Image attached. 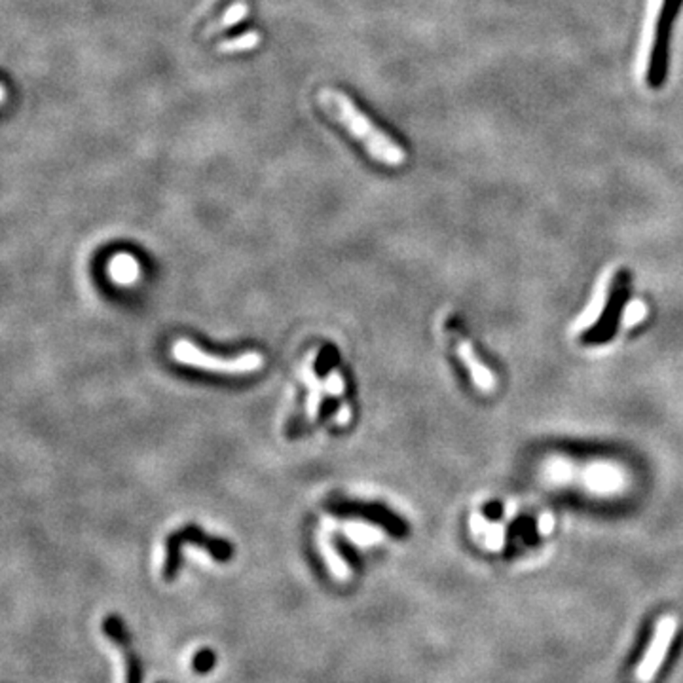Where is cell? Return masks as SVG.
I'll return each instance as SVG.
<instances>
[{
  "label": "cell",
  "mask_w": 683,
  "mask_h": 683,
  "mask_svg": "<svg viewBox=\"0 0 683 683\" xmlns=\"http://www.w3.org/2000/svg\"><path fill=\"white\" fill-rule=\"evenodd\" d=\"M323 111L352 133L376 162L397 167L405 164L407 152L391 135L380 130L344 92L323 87L318 95Z\"/></svg>",
  "instance_id": "6da1fadb"
},
{
  "label": "cell",
  "mask_w": 683,
  "mask_h": 683,
  "mask_svg": "<svg viewBox=\"0 0 683 683\" xmlns=\"http://www.w3.org/2000/svg\"><path fill=\"white\" fill-rule=\"evenodd\" d=\"M683 8V0H661L657 12V22L653 27V39L650 56L645 65V84L650 90H661L667 84L670 75V42L674 34V25Z\"/></svg>",
  "instance_id": "7a4b0ae2"
},
{
  "label": "cell",
  "mask_w": 683,
  "mask_h": 683,
  "mask_svg": "<svg viewBox=\"0 0 683 683\" xmlns=\"http://www.w3.org/2000/svg\"><path fill=\"white\" fill-rule=\"evenodd\" d=\"M173 357L175 361L196 366V369L211 371V373H224V374H243L258 371L265 357L260 354H245L236 359H220L203 354L200 347L190 344L188 340H177L173 344Z\"/></svg>",
  "instance_id": "3957f363"
},
{
  "label": "cell",
  "mask_w": 683,
  "mask_h": 683,
  "mask_svg": "<svg viewBox=\"0 0 683 683\" xmlns=\"http://www.w3.org/2000/svg\"><path fill=\"white\" fill-rule=\"evenodd\" d=\"M630 287V274L628 270H619L613 277L611 287H609V296L606 301V308L600 315L598 323L590 327L585 335V342L589 344H604L611 340L613 332L617 328V321L621 318V311L625 308L626 301V292Z\"/></svg>",
  "instance_id": "277c9868"
},
{
  "label": "cell",
  "mask_w": 683,
  "mask_h": 683,
  "mask_svg": "<svg viewBox=\"0 0 683 683\" xmlns=\"http://www.w3.org/2000/svg\"><path fill=\"white\" fill-rule=\"evenodd\" d=\"M676 630H678V619L676 617H672V616L661 617V621L657 623V628H655V634H653L650 645H647L643 659L636 669V679L640 683H652L657 678V674L661 670V664H662L664 657H667L670 645L674 642Z\"/></svg>",
  "instance_id": "5b68a950"
},
{
  "label": "cell",
  "mask_w": 683,
  "mask_h": 683,
  "mask_svg": "<svg viewBox=\"0 0 683 683\" xmlns=\"http://www.w3.org/2000/svg\"><path fill=\"white\" fill-rule=\"evenodd\" d=\"M104 634L111 638V642L121 652V657H124L126 664V683H141L143 679V670H141V661H139L137 653L131 647V638L128 628L124 626L118 617H109L103 623Z\"/></svg>",
  "instance_id": "8992f818"
},
{
  "label": "cell",
  "mask_w": 683,
  "mask_h": 683,
  "mask_svg": "<svg viewBox=\"0 0 683 683\" xmlns=\"http://www.w3.org/2000/svg\"><path fill=\"white\" fill-rule=\"evenodd\" d=\"M450 337L454 340V346H455V352H458L460 359L463 361V364L467 366V371L471 373L472 376V382H475L477 388L484 390V391H490L494 388V374L492 371L488 369V366L477 357L475 354V347H472V344L462 335V332L458 328H450Z\"/></svg>",
  "instance_id": "52a82bcc"
},
{
  "label": "cell",
  "mask_w": 683,
  "mask_h": 683,
  "mask_svg": "<svg viewBox=\"0 0 683 683\" xmlns=\"http://www.w3.org/2000/svg\"><path fill=\"white\" fill-rule=\"evenodd\" d=\"M109 275L118 285H131L137 282L139 275H141V266H139V262L133 255L121 253L111 260Z\"/></svg>",
  "instance_id": "ba28073f"
},
{
  "label": "cell",
  "mask_w": 683,
  "mask_h": 683,
  "mask_svg": "<svg viewBox=\"0 0 683 683\" xmlns=\"http://www.w3.org/2000/svg\"><path fill=\"white\" fill-rule=\"evenodd\" d=\"M247 13H249V4L245 3V0H238V3H234L232 6H228L222 12V15L219 17L217 22L207 25V29L203 32V39L213 37V34H219V32H222L226 29H230V27L241 23L245 20V17H247Z\"/></svg>",
  "instance_id": "9c48e42d"
},
{
  "label": "cell",
  "mask_w": 683,
  "mask_h": 683,
  "mask_svg": "<svg viewBox=\"0 0 683 683\" xmlns=\"http://www.w3.org/2000/svg\"><path fill=\"white\" fill-rule=\"evenodd\" d=\"M262 42V34L258 31H247L239 34L232 40H222L217 44L219 54H239V51H249Z\"/></svg>",
  "instance_id": "30bf717a"
},
{
  "label": "cell",
  "mask_w": 683,
  "mask_h": 683,
  "mask_svg": "<svg viewBox=\"0 0 683 683\" xmlns=\"http://www.w3.org/2000/svg\"><path fill=\"white\" fill-rule=\"evenodd\" d=\"M344 532L349 539H354L359 545H373L382 539V530L371 526L366 522H347L344 526Z\"/></svg>",
  "instance_id": "8fae6325"
},
{
  "label": "cell",
  "mask_w": 683,
  "mask_h": 683,
  "mask_svg": "<svg viewBox=\"0 0 683 683\" xmlns=\"http://www.w3.org/2000/svg\"><path fill=\"white\" fill-rule=\"evenodd\" d=\"M319 547H321V553H323V556H325V560H327V564H328L330 571L335 573V575L338 577V580H347L349 570H347L346 562L342 560V556L335 551V547H332L330 543L327 541L325 535L319 537Z\"/></svg>",
  "instance_id": "7c38bea8"
},
{
  "label": "cell",
  "mask_w": 683,
  "mask_h": 683,
  "mask_svg": "<svg viewBox=\"0 0 683 683\" xmlns=\"http://www.w3.org/2000/svg\"><path fill=\"white\" fill-rule=\"evenodd\" d=\"M308 385H310V397H308V418L318 416V405L321 399V388L319 382L315 380L311 374H308Z\"/></svg>",
  "instance_id": "4fadbf2b"
},
{
  "label": "cell",
  "mask_w": 683,
  "mask_h": 683,
  "mask_svg": "<svg viewBox=\"0 0 683 683\" xmlns=\"http://www.w3.org/2000/svg\"><path fill=\"white\" fill-rule=\"evenodd\" d=\"M215 662H217V657H215V653L211 650H202V652L196 653L194 662H192V664H194V670L198 674H207L209 670H211L215 667Z\"/></svg>",
  "instance_id": "5bb4252c"
},
{
  "label": "cell",
  "mask_w": 683,
  "mask_h": 683,
  "mask_svg": "<svg viewBox=\"0 0 683 683\" xmlns=\"http://www.w3.org/2000/svg\"><path fill=\"white\" fill-rule=\"evenodd\" d=\"M645 315V306L642 302H630L625 308V323L626 325H636L643 319Z\"/></svg>",
  "instance_id": "9a60e30c"
},
{
  "label": "cell",
  "mask_w": 683,
  "mask_h": 683,
  "mask_svg": "<svg viewBox=\"0 0 683 683\" xmlns=\"http://www.w3.org/2000/svg\"><path fill=\"white\" fill-rule=\"evenodd\" d=\"M325 391L332 397H338L344 391V380L338 373H330L325 380Z\"/></svg>",
  "instance_id": "2e32d148"
},
{
  "label": "cell",
  "mask_w": 683,
  "mask_h": 683,
  "mask_svg": "<svg viewBox=\"0 0 683 683\" xmlns=\"http://www.w3.org/2000/svg\"><path fill=\"white\" fill-rule=\"evenodd\" d=\"M349 419H352V409H349V405H342L340 412L337 414V424L346 426Z\"/></svg>",
  "instance_id": "e0dca14e"
}]
</instances>
